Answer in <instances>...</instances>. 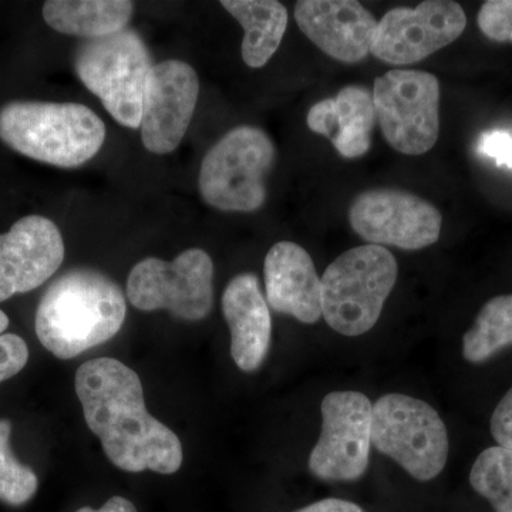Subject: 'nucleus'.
Listing matches in <instances>:
<instances>
[{
    "mask_svg": "<svg viewBox=\"0 0 512 512\" xmlns=\"http://www.w3.org/2000/svg\"><path fill=\"white\" fill-rule=\"evenodd\" d=\"M512 345V295L497 296L483 306L463 338L467 362L483 363Z\"/></svg>",
    "mask_w": 512,
    "mask_h": 512,
    "instance_id": "nucleus-21",
    "label": "nucleus"
},
{
    "mask_svg": "<svg viewBox=\"0 0 512 512\" xmlns=\"http://www.w3.org/2000/svg\"><path fill=\"white\" fill-rule=\"evenodd\" d=\"M322 433L309 470L323 481H356L366 473L372 447L373 404L359 392H333L323 399Z\"/></svg>",
    "mask_w": 512,
    "mask_h": 512,
    "instance_id": "nucleus-10",
    "label": "nucleus"
},
{
    "mask_svg": "<svg viewBox=\"0 0 512 512\" xmlns=\"http://www.w3.org/2000/svg\"><path fill=\"white\" fill-rule=\"evenodd\" d=\"M477 22L488 39L512 43V0H488L481 6Z\"/></svg>",
    "mask_w": 512,
    "mask_h": 512,
    "instance_id": "nucleus-25",
    "label": "nucleus"
},
{
    "mask_svg": "<svg viewBox=\"0 0 512 512\" xmlns=\"http://www.w3.org/2000/svg\"><path fill=\"white\" fill-rule=\"evenodd\" d=\"M200 96V80L190 64L165 60L147 77L141 111V138L153 154H170L190 127Z\"/></svg>",
    "mask_w": 512,
    "mask_h": 512,
    "instance_id": "nucleus-13",
    "label": "nucleus"
},
{
    "mask_svg": "<svg viewBox=\"0 0 512 512\" xmlns=\"http://www.w3.org/2000/svg\"><path fill=\"white\" fill-rule=\"evenodd\" d=\"M491 434L498 446L512 448V387L494 410Z\"/></svg>",
    "mask_w": 512,
    "mask_h": 512,
    "instance_id": "nucleus-27",
    "label": "nucleus"
},
{
    "mask_svg": "<svg viewBox=\"0 0 512 512\" xmlns=\"http://www.w3.org/2000/svg\"><path fill=\"white\" fill-rule=\"evenodd\" d=\"M84 420L114 466L127 473L174 474L183 466V444L151 416L143 383L133 369L111 357L89 360L76 372Z\"/></svg>",
    "mask_w": 512,
    "mask_h": 512,
    "instance_id": "nucleus-1",
    "label": "nucleus"
},
{
    "mask_svg": "<svg viewBox=\"0 0 512 512\" xmlns=\"http://www.w3.org/2000/svg\"><path fill=\"white\" fill-rule=\"evenodd\" d=\"M222 312L231 332V356L242 372L264 363L272 339V319L254 274L235 276L222 295Z\"/></svg>",
    "mask_w": 512,
    "mask_h": 512,
    "instance_id": "nucleus-17",
    "label": "nucleus"
},
{
    "mask_svg": "<svg viewBox=\"0 0 512 512\" xmlns=\"http://www.w3.org/2000/svg\"><path fill=\"white\" fill-rule=\"evenodd\" d=\"M12 424L0 419V501L20 507L35 497L39 480L32 468L20 463L10 446Z\"/></svg>",
    "mask_w": 512,
    "mask_h": 512,
    "instance_id": "nucleus-23",
    "label": "nucleus"
},
{
    "mask_svg": "<svg viewBox=\"0 0 512 512\" xmlns=\"http://www.w3.org/2000/svg\"><path fill=\"white\" fill-rule=\"evenodd\" d=\"M153 66L146 43L131 29L86 40L74 56V69L84 86L117 123L133 130L141 126L144 90Z\"/></svg>",
    "mask_w": 512,
    "mask_h": 512,
    "instance_id": "nucleus-5",
    "label": "nucleus"
},
{
    "mask_svg": "<svg viewBox=\"0 0 512 512\" xmlns=\"http://www.w3.org/2000/svg\"><path fill=\"white\" fill-rule=\"evenodd\" d=\"M376 119L387 143L407 156L436 146L440 134V83L421 70H390L375 80Z\"/></svg>",
    "mask_w": 512,
    "mask_h": 512,
    "instance_id": "nucleus-9",
    "label": "nucleus"
},
{
    "mask_svg": "<svg viewBox=\"0 0 512 512\" xmlns=\"http://www.w3.org/2000/svg\"><path fill=\"white\" fill-rule=\"evenodd\" d=\"M372 446L416 480L430 481L447 464L446 424L429 403L406 394H386L373 406Z\"/></svg>",
    "mask_w": 512,
    "mask_h": 512,
    "instance_id": "nucleus-7",
    "label": "nucleus"
},
{
    "mask_svg": "<svg viewBox=\"0 0 512 512\" xmlns=\"http://www.w3.org/2000/svg\"><path fill=\"white\" fill-rule=\"evenodd\" d=\"M477 150L485 157L494 158L497 165L512 170V136L507 131H487L480 136Z\"/></svg>",
    "mask_w": 512,
    "mask_h": 512,
    "instance_id": "nucleus-26",
    "label": "nucleus"
},
{
    "mask_svg": "<svg viewBox=\"0 0 512 512\" xmlns=\"http://www.w3.org/2000/svg\"><path fill=\"white\" fill-rule=\"evenodd\" d=\"M74 512H137V508L136 505L131 503L130 500H127V498L116 495V497H111L110 500H107V503L99 508V510L83 507Z\"/></svg>",
    "mask_w": 512,
    "mask_h": 512,
    "instance_id": "nucleus-29",
    "label": "nucleus"
},
{
    "mask_svg": "<svg viewBox=\"0 0 512 512\" xmlns=\"http://www.w3.org/2000/svg\"><path fill=\"white\" fill-rule=\"evenodd\" d=\"M470 483L495 512H512V448L484 450L471 468Z\"/></svg>",
    "mask_w": 512,
    "mask_h": 512,
    "instance_id": "nucleus-22",
    "label": "nucleus"
},
{
    "mask_svg": "<svg viewBox=\"0 0 512 512\" xmlns=\"http://www.w3.org/2000/svg\"><path fill=\"white\" fill-rule=\"evenodd\" d=\"M397 274L396 258L380 245H362L338 256L320 278L326 323L349 338L365 335L382 315Z\"/></svg>",
    "mask_w": 512,
    "mask_h": 512,
    "instance_id": "nucleus-4",
    "label": "nucleus"
},
{
    "mask_svg": "<svg viewBox=\"0 0 512 512\" xmlns=\"http://www.w3.org/2000/svg\"><path fill=\"white\" fill-rule=\"evenodd\" d=\"M126 316V298L113 279L76 268L57 278L40 299L36 335L57 359L70 360L113 339Z\"/></svg>",
    "mask_w": 512,
    "mask_h": 512,
    "instance_id": "nucleus-2",
    "label": "nucleus"
},
{
    "mask_svg": "<svg viewBox=\"0 0 512 512\" xmlns=\"http://www.w3.org/2000/svg\"><path fill=\"white\" fill-rule=\"evenodd\" d=\"M221 5L244 28L242 59L252 69H261L281 46L288 10L276 0H222Z\"/></svg>",
    "mask_w": 512,
    "mask_h": 512,
    "instance_id": "nucleus-20",
    "label": "nucleus"
},
{
    "mask_svg": "<svg viewBox=\"0 0 512 512\" xmlns=\"http://www.w3.org/2000/svg\"><path fill=\"white\" fill-rule=\"evenodd\" d=\"M266 303L305 325L322 318V282L311 255L295 242H278L264 264Z\"/></svg>",
    "mask_w": 512,
    "mask_h": 512,
    "instance_id": "nucleus-16",
    "label": "nucleus"
},
{
    "mask_svg": "<svg viewBox=\"0 0 512 512\" xmlns=\"http://www.w3.org/2000/svg\"><path fill=\"white\" fill-rule=\"evenodd\" d=\"M373 94L362 86H348L335 99L320 100L309 110L308 127L332 141L340 156H365L376 124Z\"/></svg>",
    "mask_w": 512,
    "mask_h": 512,
    "instance_id": "nucleus-18",
    "label": "nucleus"
},
{
    "mask_svg": "<svg viewBox=\"0 0 512 512\" xmlns=\"http://www.w3.org/2000/svg\"><path fill=\"white\" fill-rule=\"evenodd\" d=\"M295 19L303 35L325 55L357 63L372 53L377 20L355 0H299Z\"/></svg>",
    "mask_w": 512,
    "mask_h": 512,
    "instance_id": "nucleus-15",
    "label": "nucleus"
},
{
    "mask_svg": "<svg viewBox=\"0 0 512 512\" xmlns=\"http://www.w3.org/2000/svg\"><path fill=\"white\" fill-rule=\"evenodd\" d=\"M9 318L0 311V383L22 372L29 360V348L25 340L15 333H5Z\"/></svg>",
    "mask_w": 512,
    "mask_h": 512,
    "instance_id": "nucleus-24",
    "label": "nucleus"
},
{
    "mask_svg": "<svg viewBox=\"0 0 512 512\" xmlns=\"http://www.w3.org/2000/svg\"><path fill=\"white\" fill-rule=\"evenodd\" d=\"M275 156L274 143L261 128L241 126L229 131L202 160V200L221 211L259 210Z\"/></svg>",
    "mask_w": 512,
    "mask_h": 512,
    "instance_id": "nucleus-6",
    "label": "nucleus"
},
{
    "mask_svg": "<svg viewBox=\"0 0 512 512\" xmlns=\"http://www.w3.org/2000/svg\"><path fill=\"white\" fill-rule=\"evenodd\" d=\"M214 264L200 248H190L174 261L146 258L127 279V298L134 308L153 312L165 309L183 320L207 318L214 305Z\"/></svg>",
    "mask_w": 512,
    "mask_h": 512,
    "instance_id": "nucleus-8",
    "label": "nucleus"
},
{
    "mask_svg": "<svg viewBox=\"0 0 512 512\" xmlns=\"http://www.w3.org/2000/svg\"><path fill=\"white\" fill-rule=\"evenodd\" d=\"M295 512H366L359 505L350 503V501L339 500V498H326V500L318 501L303 507Z\"/></svg>",
    "mask_w": 512,
    "mask_h": 512,
    "instance_id": "nucleus-28",
    "label": "nucleus"
},
{
    "mask_svg": "<svg viewBox=\"0 0 512 512\" xmlns=\"http://www.w3.org/2000/svg\"><path fill=\"white\" fill-rule=\"evenodd\" d=\"M0 140L40 163L77 168L99 153L106 126L83 104L12 101L0 109Z\"/></svg>",
    "mask_w": 512,
    "mask_h": 512,
    "instance_id": "nucleus-3",
    "label": "nucleus"
},
{
    "mask_svg": "<svg viewBox=\"0 0 512 512\" xmlns=\"http://www.w3.org/2000/svg\"><path fill=\"white\" fill-rule=\"evenodd\" d=\"M133 10L128 0H49L43 18L63 35L99 39L126 29Z\"/></svg>",
    "mask_w": 512,
    "mask_h": 512,
    "instance_id": "nucleus-19",
    "label": "nucleus"
},
{
    "mask_svg": "<svg viewBox=\"0 0 512 512\" xmlns=\"http://www.w3.org/2000/svg\"><path fill=\"white\" fill-rule=\"evenodd\" d=\"M349 222L369 244L417 251L439 241L443 217L433 204L417 195L380 188L357 195Z\"/></svg>",
    "mask_w": 512,
    "mask_h": 512,
    "instance_id": "nucleus-11",
    "label": "nucleus"
},
{
    "mask_svg": "<svg viewBox=\"0 0 512 512\" xmlns=\"http://www.w3.org/2000/svg\"><path fill=\"white\" fill-rule=\"evenodd\" d=\"M64 254L55 222L40 215L16 221L0 234V302L45 284L62 266Z\"/></svg>",
    "mask_w": 512,
    "mask_h": 512,
    "instance_id": "nucleus-14",
    "label": "nucleus"
},
{
    "mask_svg": "<svg viewBox=\"0 0 512 512\" xmlns=\"http://www.w3.org/2000/svg\"><path fill=\"white\" fill-rule=\"evenodd\" d=\"M466 26V12L451 0L392 9L377 22L372 55L393 66L419 63L451 45Z\"/></svg>",
    "mask_w": 512,
    "mask_h": 512,
    "instance_id": "nucleus-12",
    "label": "nucleus"
}]
</instances>
